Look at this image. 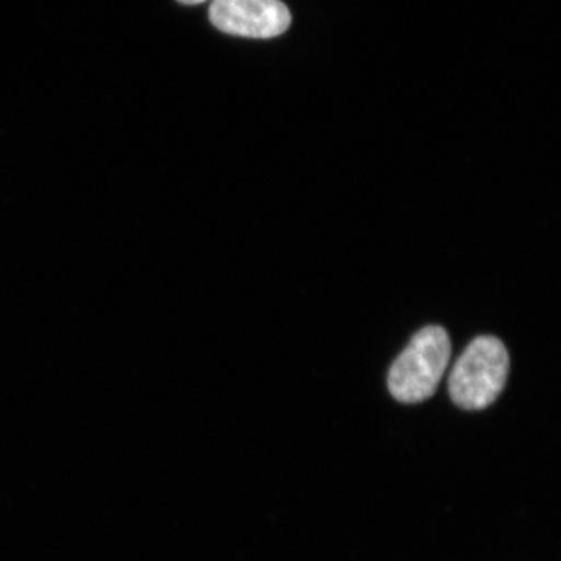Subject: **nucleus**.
<instances>
[{"mask_svg":"<svg viewBox=\"0 0 561 561\" xmlns=\"http://www.w3.org/2000/svg\"><path fill=\"white\" fill-rule=\"evenodd\" d=\"M449 359L451 341L445 328H423L391 365V397L404 404L430 400L448 370Z\"/></svg>","mask_w":561,"mask_h":561,"instance_id":"obj_1","label":"nucleus"},{"mask_svg":"<svg viewBox=\"0 0 561 561\" xmlns=\"http://www.w3.org/2000/svg\"><path fill=\"white\" fill-rule=\"evenodd\" d=\"M507 348L493 335L474 339L449 375L451 400L465 411H483L497 400L507 382Z\"/></svg>","mask_w":561,"mask_h":561,"instance_id":"obj_2","label":"nucleus"},{"mask_svg":"<svg viewBox=\"0 0 561 561\" xmlns=\"http://www.w3.org/2000/svg\"><path fill=\"white\" fill-rule=\"evenodd\" d=\"M209 20L228 35L268 39L290 27V11L280 0H213Z\"/></svg>","mask_w":561,"mask_h":561,"instance_id":"obj_3","label":"nucleus"},{"mask_svg":"<svg viewBox=\"0 0 561 561\" xmlns=\"http://www.w3.org/2000/svg\"><path fill=\"white\" fill-rule=\"evenodd\" d=\"M183 5H198V3L206 2V0H179Z\"/></svg>","mask_w":561,"mask_h":561,"instance_id":"obj_4","label":"nucleus"}]
</instances>
